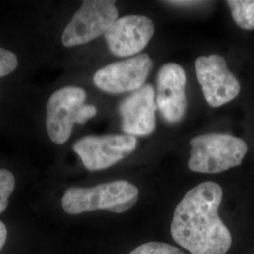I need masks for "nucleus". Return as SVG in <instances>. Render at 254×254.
Masks as SVG:
<instances>
[{
  "label": "nucleus",
  "instance_id": "16",
  "mask_svg": "<svg viewBox=\"0 0 254 254\" xmlns=\"http://www.w3.org/2000/svg\"><path fill=\"white\" fill-rule=\"evenodd\" d=\"M97 114V109L92 105H84L78 111L77 124L84 125Z\"/></svg>",
  "mask_w": 254,
  "mask_h": 254
},
{
  "label": "nucleus",
  "instance_id": "17",
  "mask_svg": "<svg viewBox=\"0 0 254 254\" xmlns=\"http://www.w3.org/2000/svg\"><path fill=\"white\" fill-rule=\"evenodd\" d=\"M167 3L173 4L174 6H180V7H191L202 4V1H168Z\"/></svg>",
  "mask_w": 254,
  "mask_h": 254
},
{
  "label": "nucleus",
  "instance_id": "2",
  "mask_svg": "<svg viewBox=\"0 0 254 254\" xmlns=\"http://www.w3.org/2000/svg\"><path fill=\"white\" fill-rule=\"evenodd\" d=\"M137 200L136 186L126 180H118L91 188H71L65 191L61 204L70 215L97 210L124 213L132 208Z\"/></svg>",
  "mask_w": 254,
  "mask_h": 254
},
{
  "label": "nucleus",
  "instance_id": "4",
  "mask_svg": "<svg viewBox=\"0 0 254 254\" xmlns=\"http://www.w3.org/2000/svg\"><path fill=\"white\" fill-rule=\"evenodd\" d=\"M118 9L114 1H84L63 32L64 46H80L105 34L118 19Z\"/></svg>",
  "mask_w": 254,
  "mask_h": 254
},
{
  "label": "nucleus",
  "instance_id": "5",
  "mask_svg": "<svg viewBox=\"0 0 254 254\" xmlns=\"http://www.w3.org/2000/svg\"><path fill=\"white\" fill-rule=\"evenodd\" d=\"M86 96V91L81 88L64 87L49 97L46 105V130L55 144L62 145L69 140Z\"/></svg>",
  "mask_w": 254,
  "mask_h": 254
},
{
  "label": "nucleus",
  "instance_id": "13",
  "mask_svg": "<svg viewBox=\"0 0 254 254\" xmlns=\"http://www.w3.org/2000/svg\"><path fill=\"white\" fill-rule=\"evenodd\" d=\"M15 188L14 175L6 169H0V214L9 204V198Z\"/></svg>",
  "mask_w": 254,
  "mask_h": 254
},
{
  "label": "nucleus",
  "instance_id": "6",
  "mask_svg": "<svg viewBox=\"0 0 254 254\" xmlns=\"http://www.w3.org/2000/svg\"><path fill=\"white\" fill-rule=\"evenodd\" d=\"M195 68L203 95L211 107L218 108L225 105L239 94L240 83L228 69L223 57H200L196 61Z\"/></svg>",
  "mask_w": 254,
  "mask_h": 254
},
{
  "label": "nucleus",
  "instance_id": "11",
  "mask_svg": "<svg viewBox=\"0 0 254 254\" xmlns=\"http://www.w3.org/2000/svg\"><path fill=\"white\" fill-rule=\"evenodd\" d=\"M154 88L147 84L127 96L119 106L122 129L128 136H148L155 128Z\"/></svg>",
  "mask_w": 254,
  "mask_h": 254
},
{
  "label": "nucleus",
  "instance_id": "10",
  "mask_svg": "<svg viewBox=\"0 0 254 254\" xmlns=\"http://www.w3.org/2000/svg\"><path fill=\"white\" fill-rule=\"evenodd\" d=\"M186 82V73L178 64H164L158 72L155 103L164 120L169 124H177L185 116L188 107Z\"/></svg>",
  "mask_w": 254,
  "mask_h": 254
},
{
  "label": "nucleus",
  "instance_id": "12",
  "mask_svg": "<svg viewBox=\"0 0 254 254\" xmlns=\"http://www.w3.org/2000/svg\"><path fill=\"white\" fill-rule=\"evenodd\" d=\"M227 4L237 26L246 30H254V0H229Z\"/></svg>",
  "mask_w": 254,
  "mask_h": 254
},
{
  "label": "nucleus",
  "instance_id": "14",
  "mask_svg": "<svg viewBox=\"0 0 254 254\" xmlns=\"http://www.w3.org/2000/svg\"><path fill=\"white\" fill-rule=\"evenodd\" d=\"M129 254H186L179 249L162 242H149L138 246Z\"/></svg>",
  "mask_w": 254,
  "mask_h": 254
},
{
  "label": "nucleus",
  "instance_id": "3",
  "mask_svg": "<svg viewBox=\"0 0 254 254\" xmlns=\"http://www.w3.org/2000/svg\"><path fill=\"white\" fill-rule=\"evenodd\" d=\"M189 168L192 172L219 173L242 163L248 152L243 139L228 134L211 133L193 138Z\"/></svg>",
  "mask_w": 254,
  "mask_h": 254
},
{
  "label": "nucleus",
  "instance_id": "8",
  "mask_svg": "<svg viewBox=\"0 0 254 254\" xmlns=\"http://www.w3.org/2000/svg\"><path fill=\"white\" fill-rule=\"evenodd\" d=\"M152 66L153 62L149 55H136L98 70L93 76V82L102 91L112 94L135 91L143 86Z\"/></svg>",
  "mask_w": 254,
  "mask_h": 254
},
{
  "label": "nucleus",
  "instance_id": "15",
  "mask_svg": "<svg viewBox=\"0 0 254 254\" xmlns=\"http://www.w3.org/2000/svg\"><path fill=\"white\" fill-rule=\"evenodd\" d=\"M17 57L11 51L0 47V77L6 76L14 72L17 68Z\"/></svg>",
  "mask_w": 254,
  "mask_h": 254
},
{
  "label": "nucleus",
  "instance_id": "18",
  "mask_svg": "<svg viewBox=\"0 0 254 254\" xmlns=\"http://www.w3.org/2000/svg\"><path fill=\"white\" fill-rule=\"evenodd\" d=\"M7 236H8V231L5 224L0 220V251L5 245L7 241Z\"/></svg>",
  "mask_w": 254,
  "mask_h": 254
},
{
  "label": "nucleus",
  "instance_id": "7",
  "mask_svg": "<svg viewBox=\"0 0 254 254\" xmlns=\"http://www.w3.org/2000/svg\"><path fill=\"white\" fill-rule=\"evenodd\" d=\"M136 138L128 135L86 136L79 139L73 151L81 158L85 168L91 172L108 169L132 154Z\"/></svg>",
  "mask_w": 254,
  "mask_h": 254
},
{
  "label": "nucleus",
  "instance_id": "1",
  "mask_svg": "<svg viewBox=\"0 0 254 254\" xmlns=\"http://www.w3.org/2000/svg\"><path fill=\"white\" fill-rule=\"evenodd\" d=\"M222 189L203 182L189 191L173 214V240L192 254H226L232 235L218 216Z\"/></svg>",
  "mask_w": 254,
  "mask_h": 254
},
{
  "label": "nucleus",
  "instance_id": "9",
  "mask_svg": "<svg viewBox=\"0 0 254 254\" xmlns=\"http://www.w3.org/2000/svg\"><path fill=\"white\" fill-rule=\"evenodd\" d=\"M153 21L146 16L127 15L117 19L105 33L112 54L131 57L139 53L154 35Z\"/></svg>",
  "mask_w": 254,
  "mask_h": 254
}]
</instances>
